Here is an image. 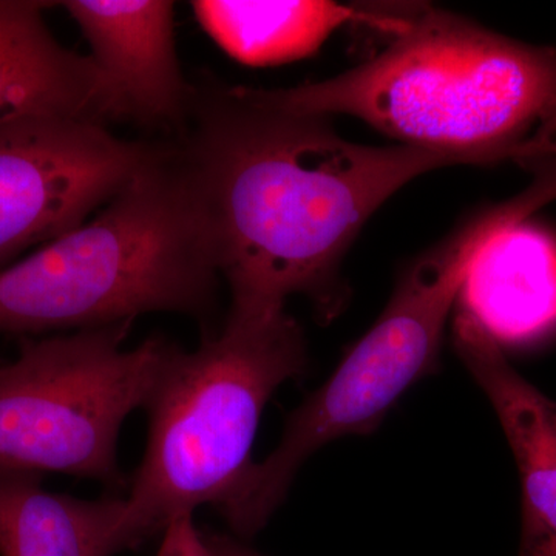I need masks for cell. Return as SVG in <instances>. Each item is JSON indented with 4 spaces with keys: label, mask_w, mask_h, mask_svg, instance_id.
I'll return each mask as SVG.
<instances>
[{
    "label": "cell",
    "mask_w": 556,
    "mask_h": 556,
    "mask_svg": "<svg viewBox=\"0 0 556 556\" xmlns=\"http://www.w3.org/2000/svg\"><path fill=\"white\" fill-rule=\"evenodd\" d=\"M155 556H215L204 532L193 521V514L179 515L161 532Z\"/></svg>",
    "instance_id": "obj_14"
},
{
    "label": "cell",
    "mask_w": 556,
    "mask_h": 556,
    "mask_svg": "<svg viewBox=\"0 0 556 556\" xmlns=\"http://www.w3.org/2000/svg\"><path fill=\"white\" fill-rule=\"evenodd\" d=\"M378 56L336 78L254 90L274 108L350 115L401 144L473 164L556 155V49L437 9L402 11Z\"/></svg>",
    "instance_id": "obj_2"
},
{
    "label": "cell",
    "mask_w": 556,
    "mask_h": 556,
    "mask_svg": "<svg viewBox=\"0 0 556 556\" xmlns=\"http://www.w3.org/2000/svg\"><path fill=\"white\" fill-rule=\"evenodd\" d=\"M49 5L0 0V127L38 118L102 126L119 119L94 61L65 49L51 35L42 14Z\"/></svg>",
    "instance_id": "obj_9"
},
{
    "label": "cell",
    "mask_w": 556,
    "mask_h": 556,
    "mask_svg": "<svg viewBox=\"0 0 556 556\" xmlns=\"http://www.w3.org/2000/svg\"><path fill=\"white\" fill-rule=\"evenodd\" d=\"M89 40L91 60L112 90L119 119L178 126L193 89L182 76L174 38V3L163 0L61 2Z\"/></svg>",
    "instance_id": "obj_8"
},
{
    "label": "cell",
    "mask_w": 556,
    "mask_h": 556,
    "mask_svg": "<svg viewBox=\"0 0 556 556\" xmlns=\"http://www.w3.org/2000/svg\"><path fill=\"white\" fill-rule=\"evenodd\" d=\"M134 321L21 339L0 362V470L93 479L118 495L124 420L148 408L174 343L124 348Z\"/></svg>",
    "instance_id": "obj_6"
},
{
    "label": "cell",
    "mask_w": 556,
    "mask_h": 556,
    "mask_svg": "<svg viewBox=\"0 0 556 556\" xmlns=\"http://www.w3.org/2000/svg\"><path fill=\"white\" fill-rule=\"evenodd\" d=\"M518 556H556V538L535 522L522 518L521 546Z\"/></svg>",
    "instance_id": "obj_15"
},
{
    "label": "cell",
    "mask_w": 556,
    "mask_h": 556,
    "mask_svg": "<svg viewBox=\"0 0 556 556\" xmlns=\"http://www.w3.org/2000/svg\"><path fill=\"white\" fill-rule=\"evenodd\" d=\"M305 367V339L287 309L229 313L195 351L175 346L146 408V452L124 495L135 548L179 515L218 510L232 496L254 464L263 409Z\"/></svg>",
    "instance_id": "obj_4"
},
{
    "label": "cell",
    "mask_w": 556,
    "mask_h": 556,
    "mask_svg": "<svg viewBox=\"0 0 556 556\" xmlns=\"http://www.w3.org/2000/svg\"><path fill=\"white\" fill-rule=\"evenodd\" d=\"M43 475L0 470V556H116L134 551L124 496L54 493Z\"/></svg>",
    "instance_id": "obj_12"
},
{
    "label": "cell",
    "mask_w": 556,
    "mask_h": 556,
    "mask_svg": "<svg viewBox=\"0 0 556 556\" xmlns=\"http://www.w3.org/2000/svg\"><path fill=\"white\" fill-rule=\"evenodd\" d=\"M218 278L174 152L160 148L93 218L0 269V334L207 317Z\"/></svg>",
    "instance_id": "obj_3"
},
{
    "label": "cell",
    "mask_w": 556,
    "mask_h": 556,
    "mask_svg": "<svg viewBox=\"0 0 556 556\" xmlns=\"http://www.w3.org/2000/svg\"><path fill=\"white\" fill-rule=\"evenodd\" d=\"M159 149L84 119L0 127V269L86 223Z\"/></svg>",
    "instance_id": "obj_7"
},
{
    "label": "cell",
    "mask_w": 556,
    "mask_h": 556,
    "mask_svg": "<svg viewBox=\"0 0 556 556\" xmlns=\"http://www.w3.org/2000/svg\"><path fill=\"white\" fill-rule=\"evenodd\" d=\"M192 10L219 49L249 67L303 60L343 25L379 21V13L332 2L199 0L192 2Z\"/></svg>",
    "instance_id": "obj_13"
},
{
    "label": "cell",
    "mask_w": 556,
    "mask_h": 556,
    "mask_svg": "<svg viewBox=\"0 0 556 556\" xmlns=\"http://www.w3.org/2000/svg\"><path fill=\"white\" fill-rule=\"evenodd\" d=\"M193 127L174 150L229 313L287 308L292 295L332 318L340 266L368 218L426 172L466 156L340 138L325 116L274 108L249 87L193 90Z\"/></svg>",
    "instance_id": "obj_1"
},
{
    "label": "cell",
    "mask_w": 556,
    "mask_h": 556,
    "mask_svg": "<svg viewBox=\"0 0 556 556\" xmlns=\"http://www.w3.org/2000/svg\"><path fill=\"white\" fill-rule=\"evenodd\" d=\"M517 214L510 200L485 208L417 260L378 324L328 382L289 415L277 447L252 464L218 508L236 535L249 538L268 525L299 468L317 450L350 434L371 433L409 387L437 369L445 324L471 260Z\"/></svg>",
    "instance_id": "obj_5"
},
{
    "label": "cell",
    "mask_w": 556,
    "mask_h": 556,
    "mask_svg": "<svg viewBox=\"0 0 556 556\" xmlns=\"http://www.w3.org/2000/svg\"><path fill=\"white\" fill-rule=\"evenodd\" d=\"M204 536L215 556H262L237 538L219 533H204Z\"/></svg>",
    "instance_id": "obj_16"
},
{
    "label": "cell",
    "mask_w": 556,
    "mask_h": 556,
    "mask_svg": "<svg viewBox=\"0 0 556 556\" xmlns=\"http://www.w3.org/2000/svg\"><path fill=\"white\" fill-rule=\"evenodd\" d=\"M455 346L484 390L514 452L521 478L522 518L556 538V401L511 367L503 348L459 313Z\"/></svg>",
    "instance_id": "obj_11"
},
{
    "label": "cell",
    "mask_w": 556,
    "mask_h": 556,
    "mask_svg": "<svg viewBox=\"0 0 556 556\" xmlns=\"http://www.w3.org/2000/svg\"><path fill=\"white\" fill-rule=\"evenodd\" d=\"M519 215L479 248L459 313L497 345H532L556 332V233Z\"/></svg>",
    "instance_id": "obj_10"
}]
</instances>
